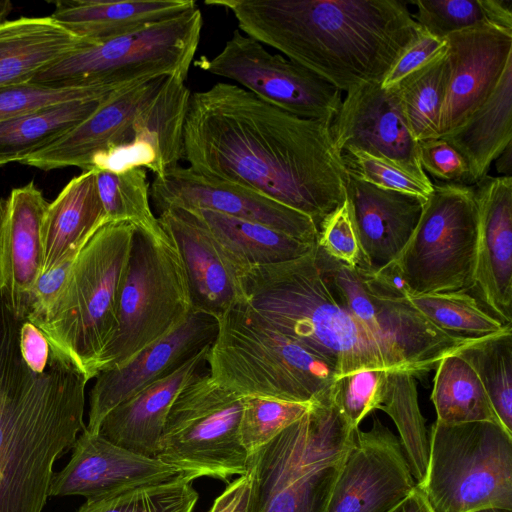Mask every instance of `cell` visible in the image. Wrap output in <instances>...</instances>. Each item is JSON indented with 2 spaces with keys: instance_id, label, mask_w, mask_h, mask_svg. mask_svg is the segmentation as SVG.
Returning <instances> with one entry per match:
<instances>
[{
  "instance_id": "23",
  "label": "cell",
  "mask_w": 512,
  "mask_h": 512,
  "mask_svg": "<svg viewBox=\"0 0 512 512\" xmlns=\"http://www.w3.org/2000/svg\"><path fill=\"white\" fill-rule=\"evenodd\" d=\"M68 463L54 473L50 496H83L86 499L125 487L161 481L179 471L160 461L123 448L100 433L84 429L73 445Z\"/></svg>"
},
{
  "instance_id": "38",
  "label": "cell",
  "mask_w": 512,
  "mask_h": 512,
  "mask_svg": "<svg viewBox=\"0 0 512 512\" xmlns=\"http://www.w3.org/2000/svg\"><path fill=\"white\" fill-rule=\"evenodd\" d=\"M379 409L393 420L411 473L420 484L426 474L429 439L419 407L415 376L407 372H389L385 397Z\"/></svg>"
},
{
  "instance_id": "28",
  "label": "cell",
  "mask_w": 512,
  "mask_h": 512,
  "mask_svg": "<svg viewBox=\"0 0 512 512\" xmlns=\"http://www.w3.org/2000/svg\"><path fill=\"white\" fill-rule=\"evenodd\" d=\"M107 223L100 201L95 171H84L49 203L42 223V268L44 273L73 261L85 244Z\"/></svg>"
},
{
  "instance_id": "17",
  "label": "cell",
  "mask_w": 512,
  "mask_h": 512,
  "mask_svg": "<svg viewBox=\"0 0 512 512\" xmlns=\"http://www.w3.org/2000/svg\"><path fill=\"white\" fill-rule=\"evenodd\" d=\"M331 121L333 142L341 153L356 149L387 160L424 182L418 142L412 137L395 88L363 83L349 91Z\"/></svg>"
},
{
  "instance_id": "7",
  "label": "cell",
  "mask_w": 512,
  "mask_h": 512,
  "mask_svg": "<svg viewBox=\"0 0 512 512\" xmlns=\"http://www.w3.org/2000/svg\"><path fill=\"white\" fill-rule=\"evenodd\" d=\"M207 357L216 383L242 397L313 403L331 392L327 362L264 324L243 302L217 318Z\"/></svg>"
},
{
  "instance_id": "43",
  "label": "cell",
  "mask_w": 512,
  "mask_h": 512,
  "mask_svg": "<svg viewBox=\"0 0 512 512\" xmlns=\"http://www.w3.org/2000/svg\"><path fill=\"white\" fill-rule=\"evenodd\" d=\"M135 83L138 82L83 87H53L26 82L1 87L0 123L49 106L100 96Z\"/></svg>"
},
{
  "instance_id": "55",
  "label": "cell",
  "mask_w": 512,
  "mask_h": 512,
  "mask_svg": "<svg viewBox=\"0 0 512 512\" xmlns=\"http://www.w3.org/2000/svg\"><path fill=\"white\" fill-rule=\"evenodd\" d=\"M474 512H512V511L506 510V509H501V508H486V509H481V510H477Z\"/></svg>"
},
{
  "instance_id": "35",
  "label": "cell",
  "mask_w": 512,
  "mask_h": 512,
  "mask_svg": "<svg viewBox=\"0 0 512 512\" xmlns=\"http://www.w3.org/2000/svg\"><path fill=\"white\" fill-rule=\"evenodd\" d=\"M446 51L395 88L407 126L418 142L439 137V120L449 82Z\"/></svg>"
},
{
  "instance_id": "16",
  "label": "cell",
  "mask_w": 512,
  "mask_h": 512,
  "mask_svg": "<svg viewBox=\"0 0 512 512\" xmlns=\"http://www.w3.org/2000/svg\"><path fill=\"white\" fill-rule=\"evenodd\" d=\"M150 199L158 214L169 208L208 209L317 243L318 229L309 216L248 188L206 178L189 166L155 177Z\"/></svg>"
},
{
  "instance_id": "24",
  "label": "cell",
  "mask_w": 512,
  "mask_h": 512,
  "mask_svg": "<svg viewBox=\"0 0 512 512\" xmlns=\"http://www.w3.org/2000/svg\"><path fill=\"white\" fill-rule=\"evenodd\" d=\"M478 215L475 286L494 317L512 322V177L474 188Z\"/></svg>"
},
{
  "instance_id": "40",
  "label": "cell",
  "mask_w": 512,
  "mask_h": 512,
  "mask_svg": "<svg viewBox=\"0 0 512 512\" xmlns=\"http://www.w3.org/2000/svg\"><path fill=\"white\" fill-rule=\"evenodd\" d=\"M407 300L436 327L453 335L481 338L511 326L484 311L466 292L409 294Z\"/></svg>"
},
{
  "instance_id": "30",
  "label": "cell",
  "mask_w": 512,
  "mask_h": 512,
  "mask_svg": "<svg viewBox=\"0 0 512 512\" xmlns=\"http://www.w3.org/2000/svg\"><path fill=\"white\" fill-rule=\"evenodd\" d=\"M84 41L51 16L0 23V88L30 82Z\"/></svg>"
},
{
  "instance_id": "45",
  "label": "cell",
  "mask_w": 512,
  "mask_h": 512,
  "mask_svg": "<svg viewBox=\"0 0 512 512\" xmlns=\"http://www.w3.org/2000/svg\"><path fill=\"white\" fill-rule=\"evenodd\" d=\"M342 160L349 175L382 189L411 194L424 200L433 190L432 182L421 181L395 164L360 150H345Z\"/></svg>"
},
{
  "instance_id": "34",
  "label": "cell",
  "mask_w": 512,
  "mask_h": 512,
  "mask_svg": "<svg viewBox=\"0 0 512 512\" xmlns=\"http://www.w3.org/2000/svg\"><path fill=\"white\" fill-rule=\"evenodd\" d=\"M431 400L444 424L488 421L501 425L485 389L471 366L456 353L436 368Z\"/></svg>"
},
{
  "instance_id": "11",
  "label": "cell",
  "mask_w": 512,
  "mask_h": 512,
  "mask_svg": "<svg viewBox=\"0 0 512 512\" xmlns=\"http://www.w3.org/2000/svg\"><path fill=\"white\" fill-rule=\"evenodd\" d=\"M243 397L214 381L209 371L173 401L155 457L193 479L228 482L247 472L239 426Z\"/></svg>"
},
{
  "instance_id": "15",
  "label": "cell",
  "mask_w": 512,
  "mask_h": 512,
  "mask_svg": "<svg viewBox=\"0 0 512 512\" xmlns=\"http://www.w3.org/2000/svg\"><path fill=\"white\" fill-rule=\"evenodd\" d=\"M416 485L399 439L374 419L356 430L326 512H387Z\"/></svg>"
},
{
  "instance_id": "32",
  "label": "cell",
  "mask_w": 512,
  "mask_h": 512,
  "mask_svg": "<svg viewBox=\"0 0 512 512\" xmlns=\"http://www.w3.org/2000/svg\"><path fill=\"white\" fill-rule=\"evenodd\" d=\"M244 269L287 262L312 252L315 245L266 225L208 209H185Z\"/></svg>"
},
{
  "instance_id": "20",
  "label": "cell",
  "mask_w": 512,
  "mask_h": 512,
  "mask_svg": "<svg viewBox=\"0 0 512 512\" xmlns=\"http://www.w3.org/2000/svg\"><path fill=\"white\" fill-rule=\"evenodd\" d=\"M445 39L450 73L439 137L456 130L486 102L512 62V30L483 24Z\"/></svg>"
},
{
  "instance_id": "13",
  "label": "cell",
  "mask_w": 512,
  "mask_h": 512,
  "mask_svg": "<svg viewBox=\"0 0 512 512\" xmlns=\"http://www.w3.org/2000/svg\"><path fill=\"white\" fill-rule=\"evenodd\" d=\"M314 258L337 302L413 376L436 369L440 361L478 338L453 335L431 323L408 300H386L370 293L356 267L315 245Z\"/></svg>"
},
{
  "instance_id": "4",
  "label": "cell",
  "mask_w": 512,
  "mask_h": 512,
  "mask_svg": "<svg viewBox=\"0 0 512 512\" xmlns=\"http://www.w3.org/2000/svg\"><path fill=\"white\" fill-rule=\"evenodd\" d=\"M242 288L243 303L264 324L327 362L336 379L367 369L411 374L337 302L314 249L295 260L248 268Z\"/></svg>"
},
{
  "instance_id": "53",
  "label": "cell",
  "mask_w": 512,
  "mask_h": 512,
  "mask_svg": "<svg viewBox=\"0 0 512 512\" xmlns=\"http://www.w3.org/2000/svg\"><path fill=\"white\" fill-rule=\"evenodd\" d=\"M497 171L506 177H511L512 171V143L495 159Z\"/></svg>"
},
{
  "instance_id": "5",
  "label": "cell",
  "mask_w": 512,
  "mask_h": 512,
  "mask_svg": "<svg viewBox=\"0 0 512 512\" xmlns=\"http://www.w3.org/2000/svg\"><path fill=\"white\" fill-rule=\"evenodd\" d=\"M330 394L248 456L247 512H326L355 432Z\"/></svg>"
},
{
  "instance_id": "3",
  "label": "cell",
  "mask_w": 512,
  "mask_h": 512,
  "mask_svg": "<svg viewBox=\"0 0 512 512\" xmlns=\"http://www.w3.org/2000/svg\"><path fill=\"white\" fill-rule=\"evenodd\" d=\"M20 325L0 300V512H42L55 462L86 427L88 380L52 348L46 370L33 372Z\"/></svg>"
},
{
  "instance_id": "50",
  "label": "cell",
  "mask_w": 512,
  "mask_h": 512,
  "mask_svg": "<svg viewBox=\"0 0 512 512\" xmlns=\"http://www.w3.org/2000/svg\"><path fill=\"white\" fill-rule=\"evenodd\" d=\"M19 345L27 366L35 373L44 372L49 363L51 347L43 332L29 320L21 322Z\"/></svg>"
},
{
  "instance_id": "26",
  "label": "cell",
  "mask_w": 512,
  "mask_h": 512,
  "mask_svg": "<svg viewBox=\"0 0 512 512\" xmlns=\"http://www.w3.org/2000/svg\"><path fill=\"white\" fill-rule=\"evenodd\" d=\"M346 190L363 254L362 265L378 270L395 260L405 247L419 222L425 200L376 187L351 175Z\"/></svg>"
},
{
  "instance_id": "8",
  "label": "cell",
  "mask_w": 512,
  "mask_h": 512,
  "mask_svg": "<svg viewBox=\"0 0 512 512\" xmlns=\"http://www.w3.org/2000/svg\"><path fill=\"white\" fill-rule=\"evenodd\" d=\"M192 310L185 267L171 237L160 224L136 228L116 328L100 355L98 374L127 363L182 324Z\"/></svg>"
},
{
  "instance_id": "54",
  "label": "cell",
  "mask_w": 512,
  "mask_h": 512,
  "mask_svg": "<svg viewBox=\"0 0 512 512\" xmlns=\"http://www.w3.org/2000/svg\"><path fill=\"white\" fill-rule=\"evenodd\" d=\"M12 8V3L9 0H0V23L6 20Z\"/></svg>"
},
{
  "instance_id": "31",
  "label": "cell",
  "mask_w": 512,
  "mask_h": 512,
  "mask_svg": "<svg viewBox=\"0 0 512 512\" xmlns=\"http://www.w3.org/2000/svg\"><path fill=\"white\" fill-rule=\"evenodd\" d=\"M468 167V186L487 177L491 164L512 143V62L486 102L460 127L443 136Z\"/></svg>"
},
{
  "instance_id": "10",
  "label": "cell",
  "mask_w": 512,
  "mask_h": 512,
  "mask_svg": "<svg viewBox=\"0 0 512 512\" xmlns=\"http://www.w3.org/2000/svg\"><path fill=\"white\" fill-rule=\"evenodd\" d=\"M198 6L137 32L81 43L30 82L53 87L132 83L173 75L187 78L200 42Z\"/></svg>"
},
{
  "instance_id": "18",
  "label": "cell",
  "mask_w": 512,
  "mask_h": 512,
  "mask_svg": "<svg viewBox=\"0 0 512 512\" xmlns=\"http://www.w3.org/2000/svg\"><path fill=\"white\" fill-rule=\"evenodd\" d=\"M217 331L216 317L192 310L182 324L127 363L101 371L89 393L85 429L98 433L103 419L111 410L211 345Z\"/></svg>"
},
{
  "instance_id": "46",
  "label": "cell",
  "mask_w": 512,
  "mask_h": 512,
  "mask_svg": "<svg viewBox=\"0 0 512 512\" xmlns=\"http://www.w3.org/2000/svg\"><path fill=\"white\" fill-rule=\"evenodd\" d=\"M317 246L330 257L349 266L359 267L364 264L347 197L320 224Z\"/></svg>"
},
{
  "instance_id": "52",
  "label": "cell",
  "mask_w": 512,
  "mask_h": 512,
  "mask_svg": "<svg viewBox=\"0 0 512 512\" xmlns=\"http://www.w3.org/2000/svg\"><path fill=\"white\" fill-rule=\"evenodd\" d=\"M387 512H433L418 485L411 493Z\"/></svg>"
},
{
  "instance_id": "2",
  "label": "cell",
  "mask_w": 512,
  "mask_h": 512,
  "mask_svg": "<svg viewBox=\"0 0 512 512\" xmlns=\"http://www.w3.org/2000/svg\"><path fill=\"white\" fill-rule=\"evenodd\" d=\"M341 92L381 82L420 27L399 0H206Z\"/></svg>"
},
{
  "instance_id": "29",
  "label": "cell",
  "mask_w": 512,
  "mask_h": 512,
  "mask_svg": "<svg viewBox=\"0 0 512 512\" xmlns=\"http://www.w3.org/2000/svg\"><path fill=\"white\" fill-rule=\"evenodd\" d=\"M193 0H61L50 15L86 43L131 34L196 7Z\"/></svg>"
},
{
  "instance_id": "51",
  "label": "cell",
  "mask_w": 512,
  "mask_h": 512,
  "mask_svg": "<svg viewBox=\"0 0 512 512\" xmlns=\"http://www.w3.org/2000/svg\"><path fill=\"white\" fill-rule=\"evenodd\" d=\"M250 478L246 472L229 482L215 499L209 512H247Z\"/></svg>"
},
{
  "instance_id": "48",
  "label": "cell",
  "mask_w": 512,
  "mask_h": 512,
  "mask_svg": "<svg viewBox=\"0 0 512 512\" xmlns=\"http://www.w3.org/2000/svg\"><path fill=\"white\" fill-rule=\"evenodd\" d=\"M447 49L446 39L437 38L420 28L415 40L405 49L386 73L381 86L390 89L410 74L425 67Z\"/></svg>"
},
{
  "instance_id": "9",
  "label": "cell",
  "mask_w": 512,
  "mask_h": 512,
  "mask_svg": "<svg viewBox=\"0 0 512 512\" xmlns=\"http://www.w3.org/2000/svg\"><path fill=\"white\" fill-rule=\"evenodd\" d=\"M428 439L426 474L417 485L433 512L512 511V434L502 425L435 421Z\"/></svg>"
},
{
  "instance_id": "6",
  "label": "cell",
  "mask_w": 512,
  "mask_h": 512,
  "mask_svg": "<svg viewBox=\"0 0 512 512\" xmlns=\"http://www.w3.org/2000/svg\"><path fill=\"white\" fill-rule=\"evenodd\" d=\"M135 229L128 222L100 227L73 261L53 306L32 322L88 381L98 375L100 355L116 328Z\"/></svg>"
},
{
  "instance_id": "42",
  "label": "cell",
  "mask_w": 512,
  "mask_h": 512,
  "mask_svg": "<svg viewBox=\"0 0 512 512\" xmlns=\"http://www.w3.org/2000/svg\"><path fill=\"white\" fill-rule=\"evenodd\" d=\"M311 406L312 403L289 402L261 396L243 397L239 433L247 456L302 418Z\"/></svg>"
},
{
  "instance_id": "1",
  "label": "cell",
  "mask_w": 512,
  "mask_h": 512,
  "mask_svg": "<svg viewBox=\"0 0 512 512\" xmlns=\"http://www.w3.org/2000/svg\"><path fill=\"white\" fill-rule=\"evenodd\" d=\"M330 124L218 82L191 93L183 159L206 178L248 188L309 216L319 229L347 197L349 174Z\"/></svg>"
},
{
  "instance_id": "14",
  "label": "cell",
  "mask_w": 512,
  "mask_h": 512,
  "mask_svg": "<svg viewBox=\"0 0 512 512\" xmlns=\"http://www.w3.org/2000/svg\"><path fill=\"white\" fill-rule=\"evenodd\" d=\"M195 65L304 118L332 121L342 101L338 88L287 57L269 52L239 29L218 54L201 57Z\"/></svg>"
},
{
  "instance_id": "21",
  "label": "cell",
  "mask_w": 512,
  "mask_h": 512,
  "mask_svg": "<svg viewBox=\"0 0 512 512\" xmlns=\"http://www.w3.org/2000/svg\"><path fill=\"white\" fill-rule=\"evenodd\" d=\"M48 205L33 182L0 199V300L20 322L28 317L41 273V230Z\"/></svg>"
},
{
  "instance_id": "49",
  "label": "cell",
  "mask_w": 512,
  "mask_h": 512,
  "mask_svg": "<svg viewBox=\"0 0 512 512\" xmlns=\"http://www.w3.org/2000/svg\"><path fill=\"white\" fill-rule=\"evenodd\" d=\"M73 261L61 263L38 276L26 320L33 322L43 317L53 306L68 279Z\"/></svg>"
},
{
  "instance_id": "27",
  "label": "cell",
  "mask_w": 512,
  "mask_h": 512,
  "mask_svg": "<svg viewBox=\"0 0 512 512\" xmlns=\"http://www.w3.org/2000/svg\"><path fill=\"white\" fill-rule=\"evenodd\" d=\"M209 348L116 406L103 419L98 433L123 448L155 457L173 401L186 385L209 371Z\"/></svg>"
},
{
  "instance_id": "12",
  "label": "cell",
  "mask_w": 512,
  "mask_h": 512,
  "mask_svg": "<svg viewBox=\"0 0 512 512\" xmlns=\"http://www.w3.org/2000/svg\"><path fill=\"white\" fill-rule=\"evenodd\" d=\"M477 230L474 187L433 184L412 236L394 260L411 294L475 287Z\"/></svg>"
},
{
  "instance_id": "39",
  "label": "cell",
  "mask_w": 512,
  "mask_h": 512,
  "mask_svg": "<svg viewBox=\"0 0 512 512\" xmlns=\"http://www.w3.org/2000/svg\"><path fill=\"white\" fill-rule=\"evenodd\" d=\"M413 18L437 38L478 25L491 24L512 30V0H414Z\"/></svg>"
},
{
  "instance_id": "22",
  "label": "cell",
  "mask_w": 512,
  "mask_h": 512,
  "mask_svg": "<svg viewBox=\"0 0 512 512\" xmlns=\"http://www.w3.org/2000/svg\"><path fill=\"white\" fill-rule=\"evenodd\" d=\"M157 219L182 258L193 310L219 318L243 302L242 275L247 269L189 211L169 208Z\"/></svg>"
},
{
  "instance_id": "25",
  "label": "cell",
  "mask_w": 512,
  "mask_h": 512,
  "mask_svg": "<svg viewBox=\"0 0 512 512\" xmlns=\"http://www.w3.org/2000/svg\"><path fill=\"white\" fill-rule=\"evenodd\" d=\"M166 76L122 89L71 131L19 163L42 170L76 166L87 171L96 154L127 141L141 108Z\"/></svg>"
},
{
  "instance_id": "33",
  "label": "cell",
  "mask_w": 512,
  "mask_h": 512,
  "mask_svg": "<svg viewBox=\"0 0 512 512\" xmlns=\"http://www.w3.org/2000/svg\"><path fill=\"white\" fill-rule=\"evenodd\" d=\"M131 85L100 96L49 106L1 122L0 166L20 162L28 155L52 144L86 120L116 93Z\"/></svg>"
},
{
  "instance_id": "41",
  "label": "cell",
  "mask_w": 512,
  "mask_h": 512,
  "mask_svg": "<svg viewBox=\"0 0 512 512\" xmlns=\"http://www.w3.org/2000/svg\"><path fill=\"white\" fill-rule=\"evenodd\" d=\"M95 173L97 191L107 222H128L139 229H152L159 225L150 204L146 169Z\"/></svg>"
},
{
  "instance_id": "47",
  "label": "cell",
  "mask_w": 512,
  "mask_h": 512,
  "mask_svg": "<svg viewBox=\"0 0 512 512\" xmlns=\"http://www.w3.org/2000/svg\"><path fill=\"white\" fill-rule=\"evenodd\" d=\"M422 169L440 183L468 186V167L460 153L444 138L418 141Z\"/></svg>"
},
{
  "instance_id": "44",
  "label": "cell",
  "mask_w": 512,
  "mask_h": 512,
  "mask_svg": "<svg viewBox=\"0 0 512 512\" xmlns=\"http://www.w3.org/2000/svg\"><path fill=\"white\" fill-rule=\"evenodd\" d=\"M389 371L367 369L337 378L331 389L334 404L353 428L382 404Z\"/></svg>"
},
{
  "instance_id": "37",
  "label": "cell",
  "mask_w": 512,
  "mask_h": 512,
  "mask_svg": "<svg viewBox=\"0 0 512 512\" xmlns=\"http://www.w3.org/2000/svg\"><path fill=\"white\" fill-rule=\"evenodd\" d=\"M192 477L178 475L88 498L76 512H193L198 501Z\"/></svg>"
},
{
  "instance_id": "19",
  "label": "cell",
  "mask_w": 512,
  "mask_h": 512,
  "mask_svg": "<svg viewBox=\"0 0 512 512\" xmlns=\"http://www.w3.org/2000/svg\"><path fill=\"white\" fill-rule=\"evenodd\" d=\"M186 79L166 76L141 108L128 141L110 146L94 161L98 171L122 173L134 168L161 177L183 159V130L191 92Z\"/></svg>"
},
{
  "instance_id": "36",
  "label": "cell",
  "mask_w": 512,
  "mask_h": 512,
  "mask_svg": "<svg viewBox=\"0 0 512 512\" xmlns=\"http://www.w3.org/2000/svg\"><path fill=\"white\" fill-rule=\"evenodd\" d=\"M456 354L480 379L501 425L512 434V329L478 338Z\"/></svg>"
}]
</instances>
